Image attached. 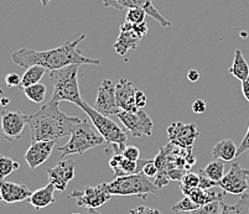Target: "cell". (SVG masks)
I'll list each match as a JSON object with an SVG mask.
<instances>
[{
	"mask_svg": "<svg viewBox=\"0 0 249 214\" xmlns=\"http://www.w3.org/2000/svg\"><path fill=\"white\" fill-rule=\"evenodd\" d=\"M85 39L86 35H82L76 41H67L62 46L47 49V51L20 49L11 55V58L14 61V64H17L20 67H24V68H29V67L37 65V66L44 67L46 71L61 69L63 67L71 66V65L99 66L101 60L86 57L77 47Z\"/></svg>",
	"mask_w": 249,
	"mask_h": 214,
	"instance_id": "obj_1",
	"label": "cell"
},
{
	"mask_svg": "<svg viewBox=\"0 0 249 214\" xmlns=\"http://www.w3.org/2000/svg\"><path fill=\"white\" fill-rule=\"evenodd\" d=\"M60 103L51 102L45 104L33 115H29L31 143L56 140L71 136L72 129L81 121L78 116H70L61 112Z\"/></svg>",
	"mask_w": 249,
	"mask_h": 214,
	"instance_id": "obj_2",
	"label": "cell"
},
{
	"mask_svg": "<svg viewBox=\"0 0 249 214\" xmlns=\"http://www.w3.org/2000/svg\"><path fill=\"white\" fill-rule=\"evenodd\" d=\"M154 161L159 170L155 184L160 190L170 181H180L181 177L196 164V156L192 152V148H182L169 143L166 146L160 148L159 154Z\"/></svg>",
	"mask_w": 249,
	"mask_h": 214,
	"instance_id": "obj_3",
	"label": "cell"
},
{
	"mask_svg": "<svg viewBox=\"0 0 249 214\" xmlns=\"http://www.w3.org/2000/svg\"><path fill=\"white\" fill-rule=\"evenodd\" d=\"M80 65H71L61 69L50 71V81L53 85L51 102H70L81 107L83 99L78 87Z\"/></svg>",
	"mask_w": 249,
	"mask_h": 214,
	"instance_id": "obj_4",
	"label": "cell"
},
{
	"mask_svg": "<svg viewBox=\"0 0 249 214\" xmlns=\"http://www.w3.org/2000/svg\"><path fill=\"white\" fill-rule=\"evenodd\" d=\"M107 188L112 196H138L142 199L159 192L158 186L142 172L115 177L110 183H107Z\"/></svg>",
	"mask_w": 249,
	"mask_h": 214,
	"instance_id": "obj_5",
	"label": "cell"
},
{
	"mask_svg": "<svg viewBox=\"0 0 249 214\" xmlns=\"http://www.w3.org/2000/svg\"><path fill=\"white\" fill-rule=\"evenodd\" d=\"M104 141L106 140L103 136L97 134L93 128L90 127L89 121L87 119H83L73 127L69 143L58 148L61 152V159L66 157L67 155H83L86 151L101 145Z\"/></svg>",
	"mask_w": 249,
	"mask_h": 214,
	"instance_id": "obj_6",
	"label": "cell"
},
{
	"mask_svg": "<svg viewBox=\"0 0 249 214\" xmlns=\"http://www.w3.org/2000/svg\"><path fill=\"white\" fill-rule=\"evenodd\" d=\"M80 108L87 114L88 118L90 119L92 124L94 125V128L98 130L99 135L103 136V139L107 141L108 145L117 144L122 150L125 148V143L128 140V134L114 120H112L109 116L102 115L101 113L97 112L94 108H90L86 102H83Z\"/></svg>",
	"mask_w": 249,
	"mask_h": 214,
	"instance_id": "obj_7",
	"label": "cell"
},
{
	"mask_svg": "<svg viewBox=\"0 0 249 214\" xmlns=\"http://www.w3.org/2000/svg\"><path fill=\"white\" fill-rule=\"evenodd\" d=\"M117 116L133 137L153 136L154 123L142 109L134 113L121 110Z\"/></svg>",
	"mask_w": 249,
	"mask_h": 214,
	"instance_id": "obj_8",
	"label": "cell"
},
{
	"mask_svg": "<svg viewBox=\"0 0 249 214\" xmlns=\"http://www.w3.org/2000/svg\"><path fill=\"white\" fill-rule=\"evenodd\" d=\"M113 196L107 188V183H101L96 187H85L83 191H73L70 198H74L77 206L82 208H99L110 200Z\"/></svg>",
	"mask_w": 249,
	"mask_h": 214,
	"instance_id": "obj_9",
	"label": "cell"
},
{
	"mask_svg": "<svg viewBox=\"0 0 249 214\" xmlns=\"http://www.w3.org/2000/svg\"><path fill=\"white\" fill-rule=\"evenodd\" d=\"M248 179L249 170L242 167L238 162H233L230 171L218 182V186L231 195L242 196L248 190Z\"/></svg>",
	"mask_w": 249,
	"mask_h": 214,
	"instance_id": "obj_10",
	"label": "cell"
},
{
	"mask_svg": "<svg viewBox=\"0 0 249 214\" xmlns=\"http://www.w3.org/2000/svg\"><path fill=\"white\" fill-rule=\"evenodd\" d=\"M106 8H112L115 10H129L132 8H140L145 11L146 15L153 17L155 21L159 22L162 28H170L171 21L165 19L159 11L153 5V0H102Z\"/></svg>",
	"mask_w": 249,
	"mask_h": 214,
	"instance_id": "obj_11",
	"label": "cell"
},
{
	"mask_svg": "<svg viewBox=\"0 0 249 214\" xmlns=\"http://www.w3.org/2000/svg\"><path fill=\"white\" fill-rule=\"evenodd\" d=\"M93 108L104 116L117 115L122 110L117 103L115 84L112 80H103L102 84L99 85Z\"/></svg>",
	"mask_w": 249,
	"mask_h": 214,
	"instance_id": "obj_12",
	"label": "cell"
},
{
	"mask_svg": "<svg viewBox=\"0 0 249 214\" xmlns=\"http://www.w3.org/2000/svg\"><path fill=\"white\" fill-rule=\"evenodd\" d=\"M1 118V130L6 141L19 140L21 137L25 125L29 124V115H25L21 112L3 110L0 114Z\"/></svg>",
	"mask_w": 249,
	"mask_h": 214,
	"instance_id": "obj_13",
	"label": "cell"
},
{
	"mask_svg": "<svg viewBox=\"0 0 249 214\" xmlns=\"http://www.w3.org/2000/svg\"><path fill=\"white\" fill-rule=\"evenodd\" d=\"M167 136L170 139V143H174L182 148H192L196 139L200 136V132H198L196 124H185L181 121H175V123L170 124L167 128Z\"/></svg>",
	"mask_w": 249,
	"mask_h": 214,
	"instance_id": "obj_14",
	"label": "cell"
},
{
	"mask_svg": "<svg viewBox=\"0 0 249 214\" xmlns=\"http://www.w3.org/2000/svg\"><path fill=\"white\" fill-rule=\"evenodd\" d=\"M76 166V162L72 160H65V161L58 162L53 167L47 168L49 181L55 186L56 191H60V192L66 191L69 182L74 177Z\"/></svg>",
	"mask_w": 249,
	"mask_h": 214,
	"instance_id": "obj_15",
	"label": "cell"
},
{
	"mask_svg": "<svg viewBox=\"0 0 249 214\" xmlns=\"http://www.w3.org/2000/svg\"><path fill=\"white\" fill-rule=\"evenodd\" d=\"M142 36L134 29L133 24L124 21L119 28V36L114 44V49L118 55L125 56L129 49H135L142 41Z\"/></svg>",
	"mask_w": 249,
	"mask_h": 214,
	"instance_id": "obj_16",
	"label": "cell"
},
{
	"mask_svg": "<svg viewBox=\"0 0 249 214\" xmlns=\"http://www.w3.org/2000/svg\"><path fill=\"white\" fill-rule=\"evenodd\" d=\"M56 143H57L56 140L31 143V146L28 148L26 154H25V160L28 162L29 167L31 170H35L36 167H38L44 162H46L50 159V156H51Z\"/></svg>",
	"mask_w": 249,
	"mask_h": 214,
	"instance_id": "obj_17",
	"label": "cell"
},
{
	"mask_svg": "<svg viewBox=\"0 0 249 214\" xmlns=\"http://www.w3.org/2000/svg\"><path fill=\"white\" fill-rule=\"evenodd\" d=\"M31 195L33 192L26 184H19L5 180L0 181V203H19L22 200H28Z\"/></svg>",
	"mask_w": 249,
	"mask_h": 214,
	"instance_id": "obj_18",
	"label": "cell"
},
{
	"mask_svg": "<svg viewBox=\"0 0 249 214\" xmlns=\"http://www.w3.org/2000/svg\"><path fill=\"white\" fill-rule=\"evenodd\" d=\"M135 85L126 78H121L119 82L115 84V98L117 103L122 110L125 112H138L137 104H135V93H137Z\"/></svg>",
	"mask_w": 249,
	"mask_h": 214,
	"instance_id": "obj_19",
	"label": "cell"
},
{
	"mask_svg": "<svg viewBox=\"0 0 249 214\" xmlns=\"http://www.w3.org/2000/svg\"><path fill=\"white\" fill-rule=\"evenodd\" d=\"M148 160H142L139 161H130L126 160L122 155V152L113 154L109 157V166L114 171V179L115 177H121V176L133 175V173H139L142 171V167L146 164Z\"/></svg>",
	"mask_w": 249,
	"mask_h": 214,
	"instance_id": "obj_20",
	"label": "cell"
},
{
	"mask_svg": "<svg viewBox=\"0 0 249 214\" xmlns=\"http://www.w3.org/2000/svg\"><path fill=\"white\" fill-rule=\"evenodd\" d=\"M221 187L217 186L213 188H208V190H203V188H195L191 193H190L187 197L191 198L195 203L198 204V206H205L207 203H211V202H216V200H223L226 196V191L219 190Z\"/></svg>",
	"mask_w": 249,
	"mask_h": 214,
	"instance_id": "obj_21",
	"label": "cell"
},
{
	"mask_svg": "<svg viewBox=\"0 0 249 214\" xmlns=\"http://www.w3.org/2000/svg\"><path fill=\"white\" fill-rule=\"evenodd\" d=\"M55 191V186L52 183H49L47 186L42 187L40 190L33 192V195L28 198V202L36 209V211L46 208L50 204L55 203V197H53Z\"/></svg>",
	"mask_w": 249,
	"mask_h": 214,
	"instance_id": "obj_22",
	"label": "cell"
},
{
	"mask_svg": "<svg viewBox=\"0 0 249 214\" xmlns=\"http://www.w3.org/2000/svg\"><path fill=\"white\" fill-rule=\"evenodd\" d=\"M237 151L238 148L234 144V141L226 139V140H221L213 146L212 148V155L214 159L222 160V161H232L233 159L237 157Z\"/></svg>",
	"mask_w": 249,
	"mask_h": 214,
	"instance_id": "obj_23",
	"label": "cell"
},
{
	"mask_svg": "<svg viewBox=\"0 0 249 214\" xmlns=\"http://www.w3.org/2000/svg\"><path fill=\"white\" fill-rule=\"evenodd\" d=\"M230 73L234 76L237 80L241 82L246 81L249 76V66L247 64L246 58H244L243 53L241 49H235L234 52V60H233V65L230 67Z\"/></svg>",
	"mask_w": 249,
	"mask_h": 214,
	"instance_id": "obj_24",
	"label": "cell"
},
{
	"mask_svg": "<svg viewBox=\"0 0 249 214\" xmlns=\"http://www.w3.org/2000/svg\"><path fill=\"white\" fill-rule=\"evenodd\" d=\"M45 72H46V69L41 66H37V65L29 67L26 69V72L24 73V76L21 77V85L20 87L24 89L26 87H30V85L40 83V81L44 77Z\"/></svg>",
	"mask_w": 249,
	"mask_h": 214,
	"instance_id": "obj_25",
	"label": "cell"
},
{
	"mask_svg": "<svg viewBox=\"0 0 249 214\" xmlns=\"http://www.w3.org/2000/svg\"><path fill=\"white\" fill-rule=\"evenodd\" d=\"M221 214H249V192L243 193L235 204H226L222 202Z\"/></svg>",
	"mask_w": 249,
	"mask_h": 214,
	"instance_id": "obj_26",
	"label": "cell"
},
{
	"mask_svg": "<svg viewBox=\"0 0 249 214\" xmlns=\"http://www.w3.org/2000/svg\"><path fill=\"white\" fill-rule=\"evenodd\" d=\"M26 96V98L30 99L31 102L34 103H42L46 98L47 88L46 85L42 84V83H37V84L30 85V87H26L22 89Z\"/></svg>",
	"mask_w": 249,
	"mask_h": 214,
	"instance_id": "obj_27",
	"label": "cell"
},
{
	"mask_svg": "<svg viewBox=\"0 0 249 214\" xmlns=\"http://www.w3.org/2000/svg\"><path fill=\"white\" fill-rule=\"evenodd\" d=\"M200 184V177L198 173L186 172L180 180V188L183 196H189L195 188H198Z\"/></svg>",
	"mask_w": 249,
	"mask_h": 214,
	"instance_id": "obj_28",
	"label": "cell"
},
{
	"mask_svg": "<svg viewBox=\"0 0 249 214\" xmlns=\"http://www.w3.org/2000/svg\"><path fill=\"white\" fill-rule=\"evenodd\" d=\"M206 175L214 182H219L225 177V161L222 160H214L210 162L205 168H203Z\"/></svg>",
	"mask_w": 249,
	"mask_h": 214,
	"instance_id": "obj_29",
	"label": "cell"
},
{
	"mask_svg": "<svg viewBox=\"0 0 249 214\" xmlns=\"http://www.w3.org/2000/svg\"><path fill=\"white\" fill-rule=\"evenodd\" d=\"M19 162L14 161V160L10 159V157L4 156V155L0 154V181H4L5 177H8L10 173L19 170Z\"/></svg>",
	"mask_w": 249,
	"mask_h": 214,
	"instance_id": "obj_30",
	"label": "cell"
},
{
	"mask_svg": "<svg viewBox=\"0 0 249 214\" xmlns=\"http://www.w3.org/2000/svg\"><path fill=\"white\" fill-rule=\"evenodd\" d=\"M146 13L140 8H132L126 11L125 15V21L130 22V24H142L145 22Z\"/></svg>",
	"mask_w": 249,
	"mask_h": 214,
	"instance_id": "obj_31",
	"label": "cell"
},
{
	"mask_svg": "<svg viewBox=\"0 0 249 214\" xmlns=\"http://www.w3.org/2000/svg\"><path fill=\"white\" fill-rule=\"evenodd\" d=\"M197 208H200V206L195 203L194 200L190 197H187V196H185V197H183L180 202H178L175 206L171 207L173 212H176V213H181V212H192Z\"/></svg>",
	"mask_w": 249,
	"mask_h": 214,
	"instance_id": "obj_32",
	"label": "cell"
},
{
	"mask_svg": "<svg viewBox=\"0 0 249 214\" xmlns=\"http://www.w3.org/2000/svg\"><path fill=\"white\" fill-rule=\"evenodd\" d=\"M222 202L223 200H216V202H211V203H207L205 206H201L200 208L192 211L191 214H221Z\"/></svg>",
	"mask_w": 249,
	"mask_h": 214,
	"instance_id": "obj_33",
	"label": "cell"
},
{
	"mask_svg": "<svg viewBox=\"0 0 249 214\" xmlns=\"http://www.w3.org/2000/svg\"><path fill=\"white\" fill-rule=\"evenodd\" d=\"M122 155H123L126 160H130V161H139L140 148L134 145L125 146V148H123V151H122Z\"/></svg>",
	"mask_w": 249,
	"mask_h": 214,
	"instance_id": "obj_34",
	"label": "cell"
},
{
	"mask_svg": "<svg viewBox=\"0 0 249 214\" xmlns=\"http://www.w3.org/2000/svg\"><path fill=\"white\" fill-rule=\"evenodd\" d=\"M142 172L144 173L148 179H156L159 170H158V166H156L154 160H148L145 165H144V167H142Z\"/></svg>",
	"mask_w": 249,
	"mask_h": 214,
	"instance_id": "obj_35",
	"label": "cell"
},
{
	"mask_svg": "<svg viewBox=\"0 0 249 214\" xmlns=\"http://www.w3.org/2000/svg\"><path fill=\"white\" fill-rule=\"evenodd\" d=\"M198 177H200V184H198V187H200V188L208 190V188H213V187L218 186V182L212 181V180L210 179L207 175H206L205 171L203 170H201L200 172H198Z\"/></svg>",
	"mask_w": 249,
	"mask_h": 214,
	"instance_id": "obj_36",
	"label": "cell"
},
{
	"mask_svg": "<svg viewBox=\"0 0 249 214\" xmlns=\"http://www.w3.org/2000/svg\"><path fill=\"white\" fill-rule=\"evenodd\" d=\"M5 83L6 85L10 88L20 87V85H21V77H20L18 73H15V72H11V73L6 74Z\"/></svg>",
	"mask_w": 249,
	"mask_h": 214,
	"instance_id": "obj_37",
	"label": "cell"
},
{
	"mask_svg": "<svg viewBox=\"0 0 249 214\" xmlns=\"http://www.w3.org/2000/svg\"><path fill=\"white\" fill-rule=\"evenodd\" d=\"M129 214H162V213H160V211H158V209L155 208H149V207H145V206H140L134 209H130V211H129Z\"/></svg>",
	"mask_w": 249,
	"mask_h": 214,
	"instance_id": "obj_38",
	"label": "cell"
},
{
	"mask_svg": "<svg viewBox=\"0 0 249 214\" xmlns=\"http://www.w3.org/2000/svg\"><path fill=\"white\" fill-rule=\"evenodd\" d=\"M146 103H148V99H146L145 93L140 91V89H137V93H135V104H137L138 109L145 108Z\"/></svg>",
	"mask_w": 249,
	"mask_h": 214,
	"instance_id": "obj_39",
	"label": "cell"
},
{
	"mask_svg": "<svg viewBox=\"0 0 249 214\" xmlns=\"http://www.w3.org/2000/svg\"><path fill=\"white\" fill-rule=\"evenodd\" d=\"M207 109V105L203 99H197L196 102L192 104V110H194L195 114H203Z\"/></svg>",
	"mask_w": 249,
	"mask_h": 214,
	"instance_id": "obj_40",
	"label": "cell"
},
{
	"mask_svg": "<svg viewBox=\"0 0 249 214\" xmlns=\"http://www.w3.org/2000/svg\"><path fill=\"white\" fill-rule=\"evenodd\" d=\"M246 151H249V125L248 129H247L246 136H244V139L242 140V144L239 145L238 151H237V156H241V155L244 154Z\"/></svg>",
	"mask_w": 249,
	"mask_h": 214,
	"instance_id": "obj_41",
	"label": "cell"
},
{
	"mask_svg": "<svg viewBox=\"0 0 249 214\" xmlns=\"http://www.w3.org/2000/svg\"><path fill=\"white\" fill-rule=\"evenodd\" d=\"M187 80L190 82H197L200 80V73L196 69H190L189 73H187Z\"/></svg>",
	"mask_w": 249,
	"mask_h": 214,
	"instance_id": "obj_42",
	"label": "cell"
},
{
	"mask_svg": "<svg viewBox=\"0 0 249 214\" xmlns=\"http://www.w3.org/2000/svg\"><path fill=\"white\" fill-rule=\"evenodd\" d=\"M242 92H243V96L244 98L247 99L249 102V76L246 81L242 82Z\"/></svg>",
	"mask_w": 249,
	"mask_h": 214,
	"instance_id": "obj_43",
	"label": "cell"
},
{
	"mask_svg": "<svg viewBox=\"0 0 249 214\" xmlns=\"http://www.w3.org/2000/svg\"><path fill=\"white\" fill-rule=\"evenodd\" d=\"M9 103H10V99L6 98V97H3V98L0 99V104L3 105V107H6V105L9 104Z\"/></svg>",
	"mask_w": 249,
	"mask_h": 214,
	"instance_id": "obj_44",
	"label": "cell"
},
{
	"mask_svg": "<svg viewBox=\"0 0 249 214\" xmlns=\"http://www.w3.org/2000/svg\"><path fill=\"white\" fill-rule=\"evenodd\" d=\"M85 214H102V213H99L96 208H87V212H86Z\"/></svg>",
	"mask_w": 249,
	"mask_h": 214,
	"instance_id": "obj_45",
	"label": "cell"
},
{
	"mask_svg": "<svg viewBox=\"0 0 249 214\" xmlns=\"http://www.w3.org/2000/svg\"><path fill=\"white\" fill-rule=\"evenodd\" d=\"M50 1H51V0H41V4H42V5H44V6H46L47 4L50 3Z\"/></svg>",
	"mask_w": 249,
	"mask_h": 214,
	"instance_id": "obj_46",
	"label": "cell"
},
{
	"mask_svg": "<svg viewBox=\"0 0 249 214\" xmlns=\"http://www.w3.org/2000/svg\"><path fill=\"white\" fill-rule=\"evenodd\" d=\"M0 96H4V91L1 89V87H0Z\"/></svg>",
	"mask_w": 249,
	"mask_h": 214,
	"instance_id": "obj_47",
	"label": "cell"
},
{
	"mask_svg": "<svg viewBox=\"0 0 249 214\" xmlns=\"http://www.w3.org/2000/svg\"><path fill=\"white\" fill-rule=\"evenodd\" d=\"M71 214H81V213H71Z\"/></svg>",
	"mask_w": 249,
	"mask_h": 214,
	"instance_id": "obj_48",
	"label": "cell"
}]
</instances>
